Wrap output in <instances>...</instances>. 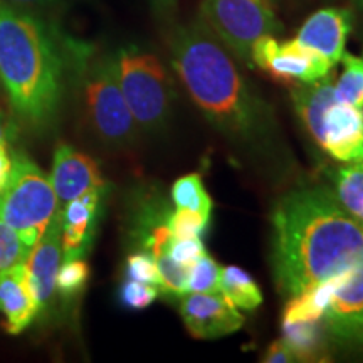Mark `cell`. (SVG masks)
I'll list each match as a JSON object with an SVG mask.
<instances>
[{
	"label": "cell",
	"mask_w": 363,
	"mask_h": 363,
	"mask_svg": "<svg viewBox=\"0 0 363 363\" xmlns=\"http://www.w3.org/2000/svg\"><path fill=\"white\" fill-rule=\"evenodd\" d=\"M220 293L229 299L235 308L252 311L261 306L262 293L252 276L238 266L222 267Z\"/></svg>",
	"instance_id": "cell-18"
},
{
	"label": "cell",
	"mask_w": 363,
	"mask_h": 363,
	"mask_svg": "<svg viewBox=\"0 0 363 363\" xmlns=\"http://www.w3.org/2000/svg\"><path fill=\"white\" fill-rule=\"evenodd\" d=\"M89 274V264L84 261V257L62 261L56 276V291L62 298L76 296V294H79L84 289Z\"/></svg>",
	"instance_id": "cell-23"
},
{
	"label": "cell",
	"mask_w": 363,
	"mask_h": 363,
	"mask_svg": "<svg viewBox=\"0 0 363 363\" xmlns=\"http://www.w3.org/2000/svg\"><path fill=\"white\" fill-rule=\"evenodd\" d=\"M170 62L189 96L217 131L254 155H272L276 121L271 108L206 22L175 26L170 34Z\"/></svg>",
	"instance_id": "cell-2"
},
{
	"label": "cell",
	"mask_w": 363,
	"mask_h": 363,
	"mask_svg": "<svg viewBox=\"0 0 363 363\" xmlns=\"http://www.w3.org/2000/svg\"><path fill=\"white\" fill-rule=\"evenodd\" d=\"M321 320L337 343L363 345V259L345 272Z\"/></svg>",
	"instance_id": "cell-10"
},
{
	"label": "cell",
	"mask_w": 363,
	"mask_h": 363,
	"mask_svg": "<svg viewBox=\"0 0 363 363\" xmlns=\"http://www.w3.org/2000/svg\"><path fill=\"white\" fill-rule=\"evenodd\" d=\"M352 29L353 13L348 9L326 7L311 13L294 39L323 56L331 66H337L342 61Z\"/></svg>",
	"instance_id": "cell-14"
},
{
	"label": "cell",
	"mask_w": 363,
	"mask_h": 363,
	"mask_svg": "<svg viewBox=\"0 0 363 363\" xmlns=\"http://www.w3.org/2000/svg\"><path fill=\"white\" fill-rule=\"evenodd\" d=\"M12 133H13V130H12L11 121L7 120V116L4 115L2 110H0V143L7 145L9 142H11Z\"/></svg>",
	"instance_id": "cell-33"
},
{
	"label": "cell",
	"mask_w": 363,
	"mask_h": 363,
	"mask_svg": "<svg viewBox=\"0 0 363 363\" xmlns=\"http://www.w3.org/2000/svg\"><path fill=\"white\" fill-rule=\"evenodd\" d=\"M106 189L89 190L61 211L62 261L84 257L93 244Z\"/></svg>",
	"instance_id": "cell-13"
},
{
	"label": "cell",
	"mask_w": 363,
	"mask_h": 363,
	"mask_svg": "<svg viewBox=\"0 0 363 363\" xmlns=\"http://www.w3.org/2000/svg\"><path fill=\"white\" fill-rule=\"evenodd\" d=\"M125 274L126 279H135L140 281V283L160 286V276H158L155 259L147 251L133 252L126 257Z\"/></svg>",
	"instance_id": "cell-28"
},
{
	"label": "cell",
	"mask_w": 363,
	"mask_h": 363,
	"mask_svg": "<svg viewBox=\"0 0 363 363\" xmlns=\"http://www.w3.org/2000/svg\"><path fill=\"white\" fill-rule=\"evenodd\" d=\"M158 276H160V286L158 289L169 298L180 299L184 293H187V274L189 267L179 264L172 259L170 252L162 254L155 259Z\"/></svg>",
	"instance_id": "cell-24"
},
{
	"label": "cell",
	"mask_w": 363,
	"mask_h": 363,
	"mask_svg": "<svg viewBox=\"0 0 363 363\" xmlns=\"http://www.w3.org/2000/svg\"><path fill=\"white\" fill-rule=\"evenodd\" d=\"M158 294H160L158 286L140 283L135 279H126L120 289L121 303L130 310H145L155 303Z\"/></svg>",
	"instance_id": "cell-27"
},
{
	"label": "cell",
	"mask_w": 363,
	"mask_h": 363,
	"mask_svg": "<svg viewBox=\"0 0 363 363\" xmlns=\"http://www.w3.org/2000/svg\"><path fill=\"white\" fill-rule=\"evenodd\" d=\"M342 74L333 88L335 101L347 103L363 110V54L345 52L342 56Z\"/></svg>",
	"instance_id": "cell-20"
},
{
	"label": "cell",
	"mask_w": 363,
	"mask_h": 363,
	"mask_svg": "<svg viewBox=\"0 0 363 363\" xmlns=\"http://www.w3.org/2000/svg\"><path fill=\"white\" fill-rule=\"evenodd\" d=\"M57 211L51 179L26 153L13 152L11 177L0 192V219L19 234L30 251Z\"/></svg>",
	"instance_id": "cell-6"
},
{
	"label": "cell",
	"mask_w": 363,
	"mask_h": 363,
	"mask_svg": "<svg viewBox=\"0 0 363 363\" xmlns=\"http://www.w3.org/2000/svg\"><path fill=\"white\" fill-rule=\"evenodd\" d=\"M12 172V157L7 152V145L0 143V192L6 187L9 177Z\"/></svg>",
	"instance_id": "cell-32"
},
{
	"label": "cell",
	"mask_w": 363,
	"mask_h": 363,
	"mask_svg": "<svg viewBox=\"0 0 363 363\" xmlns=\"http://www.w3.org/2000/svg\"><path fill=\"white\" fill-rule=\"evenodd\" d=\"M180 315L189 333L197 340H217L233 335L244 318L220 291L192 293L180 296Z\"/></svg>",
	"instance_id": "cell-11"
},
{
	"label": "cell",
	"mask_w": 363,
	"mask_h": 363,
	"mask_svg": "<svg viewBox=\"0 0 363 363\" xmlns=\"http://www.w3.org/2000/svg\"><path fill=\"white\" fill-rule=\"evenodd\" d=\"M201 13L217 39L247 66L256 40L281 29L269 0H202Z\"/></svg>",
	"instance_id": "cell-8"
},
{
	"label": "cell",
	"mask_w": 363,
	"mask_h": 363,
	"mask_svg": "<svg viewBox=\"0 0 363 363\" xmlns=\"http://www.w3.org/2000/svg\"><path fill=\"white\" fill-rule=\"evenodd\" d=\"M211 219L189 208H175L170 214V229L175 239L201 238Z\"/></svg>",
	"instance_id": "cell-26"
},
{
	"label": "cell",
	"mask_w": 363,
	"mask_h": 363,
	"mask_svg": "<svg viewBox=\"0 0 363 363\" xmlns=\"http://www.w3.org/2000/svg\"><path fill=\"white\" fill-rule=\"evenodd\" d=\"M271 261L286 298L350 269L363 259V224L323 187L298 189L271 216Z\"/></svg>",
	"instance_id": "cell-1"
},
{
	"label": "cell",
	"mask_w": 363,
	"mask_h": 363,
	"mask_svg": "<svg viewBox=\"0 0 363 363\" xmlns=\"http://www.w3.org/2000/svg\"><path fill=\"white\" fill-rule=\"evenodd\" d=\"M355 6H357L358 13H360L362 21H363V0H355Z\"/></svg>",
	"instance_id": "cell-34"
},
{
	"label": "cell",
	"mask_w": 363,
	"mask_h": 363,
	"mask_svg": "<svg viewBox=\"0 0 363 363\" xmlns=\"http://www.w3.org/2000/svg\"><path fill=\"white\" fill-rule=\"evenodd\" d=\"M262 362L266 363H291L298 362L296 357L293 355V352L289 350V347L286 345L283 340H278V342L271 343L269 348H267L264 357H262Z\"/></svg>",
	"instance_id": "cell-30"
},
{
	"label": "cell",
	"mask_w": 363,
	"mask_h": 363,
	"mask_svg": "<svg viewBox=\"0 0 363 363\" xmlns=\"http://www.w3.org/2000/svg\"><path fill=\"white\" fill-rule=\"evenodd\" d=\"M0 313L6 316L4 326L11 335L22 333L39 316L40 308L26 262L0 271Z\"/></svg>",
	"instance_id": "cell-15"
},
{
	"label": "cell",
	"mask_w": 363,
	"mask_h": 363,
	"mask_svg": "<svg viewBox=\"0 0 363 363\" xmlns=\"http://www.w3.org/2000/svg\"><path fill=\"white\" fill-rule=\"evenodd\" d=\"M172 202L175 208H189L211 219L214 202L203 187V180L199 174H189L175 180L172 187Z\"/></svg>",
	"instance_id": "cell-21"
},
{
	"label": "cell",
	"mask_w": 363,
	"mask_h": 363,
	"mask_svg": "<svg viewBox=\"0 0 363 363\" xmlns=\"http://www.w3.org/2000/svg\"><path fill=\"white\" fill-rule=\"evenodd\" d=\"M206 246H203L201 238H180L172 240L170 244V256L172 259L179 264L190 267L202 254H206Z\"/></svg>",
	"instance_id": "cell-29"
},
{
	"label": "cell",
	"mask_w": 363,
	"mask_h": 363,
	"mask_svg": "<svg viewBox=\"0 0 363 363\" xmlns=\"http://www.w3.org/2000/svg\"><path fill=\"white\" fill-rule=\"evenodd\" d=\"M333 71L293 86L294 110L311 138L335 160L363 167V110L335 101Z\"/></svg>",
	"instance_id": "cell-4"
},
{
	"label": "cell",
	"mask_w": 363,
	"mask_h": 363,
	"mask_svg": "<svg viewBox=\"0 0 363 363\" xmlns=\"http://www.w3.org/2000/svg\"><path fill=\"white\" fill-rule=\"evenodd\" d=\"M331 187L340 206L363 224V167H340L331 174Z\"/></svg>",
	"instance_id": "cell-19"
},
{
	"label": "cell",
	"mask_w": 363,
	"mask_h": 363,
	"mask_svg": "<svg viewBox=\"0 0 363 363\" xmlns=\"http://www.w3.org/2000/svg\"><path fill=\"white\" fill-rule=\"evenodd\" d=\"M0 2L6 4V6L21 9V11L33 12L34 9H45L49 6H54L56 0H0Z\"/></svg>",
	"instance_id": "cell-31"
},
{
	"label": "cell",
	"mask_w": 363,
	"mask_h": 363,
	"mask_svg": "<svg viewBox=\"0 0 363 363\" xmlns=\"http://www.w3.org/2000/svg\"><path fill=\"white\" fill-rule=\"evenodd\" d=\"M220 272L222 267L217 264L214 257L202 254L187 274V291L192 293H217L220 291Z\"/></svg>",
	"instance_id": "cell-22"
},
{
	"label": "cell",
	"mask_w": 363,
	"mask_h": 363,
	"mask_svg": "<svg viewBox=\"0 0 363 363\" xmlns=\"http://www.w3.org/2000/svg\"><path fill=\"white\" fill-rule=\"evenodd\" d=\"M252 66L269 72L281 83H315L333 71L323 56L296 39L279 43L274 35L257 39L251 52Z\"/></svg>",
	"instance_id": "cell-9"
},
{
	"label": "cell",
	"mask_w": 363,
	"mask_h": 363,
	"mask_svg": "<svg viewBox=\"0 0 363 363\" xmlns=\"http://www.w3.org/2000/svg\"><path fill=\"white\" fill-rule=\"evenodd\" d=\"M61 262V211H57L56 216L52 217L51 224L40 235L35 246L30 249L29 256L26 259V266L29 269L40 311L45 310L52 303L54 294H56V276Z\"/></svg>",
	"instance_id": "cell-16"
},
{
	"label": "cell",
	"mask_w": 363,
	"mask_h": 363,
	"mask_svg": "<svg viewBox=\"0 0 363 363\" xmlns=\"http://www.w3.org/2000/svg\"><path fill=\"white\" fill-rule=\"evenodd\" d=\"M83 101L91 128L104 145L121 148L136 138L138 125L118 83L115 59H99L86 67Z\"/></svg>",
	"instance_id": "cell-7"
},
{
	"label": "cell",
	"mask_w": 363,
	"mask_h": 363,
	"mask_svg": "<svg viewBox=\"0 0 363 363\" xmlns=\"http://www.w3.org/2000/svg\"><path fill=\"white\" fill-rule=\"evenodd\" d=\"M113 59L121 93L138 128L147 133L162 130L175 99L170 72L158 56L136 45L120 49Z\"/></svg>",
	"instance_id": "cell-5"
},
{
	"label": "cell",
	"mask_w": 363,
	"mask_h": 363,
	"mask_svg": "<svg viewBox=\"0 0 363 363\" xmlns=\"http://www.w3.org/2000/svg\"><path fill=\"white\" fill-rule=\"evenodd\" d=\"M29 252L19 234L0 219V271L9 269L19 262H26Z\"/></svg>",
	"instance_id": "cell-25"
},
{
	"label": "cell",
	"mask_w": 363,
	"mask_h": 363,
	"mask_svg": "<svg viewBox=\"0 0 363 363\" xmlns=\"http://www.w3.org/2000/svg\"><path fill=\"white\" fill-rule=\"evenodd\" d=\"M0 83L27 126L52 125L65 93V61L54 33L33 12L0 2Z\"/></svg>",
	"instance_id": "cell-3"
},
{
	"label": "cell",
	"mask_w": 363,
	"mask_h": 363,
	"mask_svg": "<svg viewBox=\"0 0 363 363\" xmlns=\"http://www.w3.org/2000/svg\"><path fill=\"white\" fill-rule=\"evenodd\" d=\"M283 342L301 362H320L326 357L323 320L283 321Z\"/></svg>",
	"instance_id": "cell-17"
},
{
	"label": "cell",
	"mask_w": 363,
	"mask_h": 363,
	"mask_svg": "<svg viewBox=\"0 0 363 363\" xmlns=\"http://www.w3.org/2000/svg\"><path fill=\"white\" fill-rule=\"evenodd\" d=\"M51 184L57 197V208L96 189H108L98 163L71 145H59L54 153Z\"/></svg>",
	"instance_id": "cell-12"
}]
</instances>
